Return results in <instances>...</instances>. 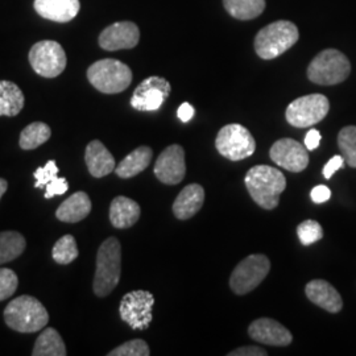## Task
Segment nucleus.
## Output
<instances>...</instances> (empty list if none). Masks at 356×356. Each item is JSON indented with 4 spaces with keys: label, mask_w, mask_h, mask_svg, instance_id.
Instances as JSON below:
<instances>
[{
    "label": "nucleus",
    "mask_w": 356,
    "mask_h": 356,
    "mask_svg": "<svg viewBox=\"0 0 356 356\" xmlns=\"http://www.w3.org/2000/svg\"><path fill=\"white\" fill-rule=\"evenodd\" d=\"M244 184L254 204L266 210L276 209L281 194L286 189V179L282 172L269 165L251 168L245 175Z\"/></svg>",
    "instance_id": "1"
},
{
    "label": "nucleus",
    "mask_w": 356,
    "mask_h": 356,
    "mask_svg": "<svg viewBox=\"0 0 356 356\" xmlns=\"http://www.w3.org/2000/svg\"><path fill=\"white\" fill-rule=\"evenodd\" d=\"M4 321L10 329L19 332H36L49 322V314L38 298L20 296L4 310Z\"/></svg>",
    "instance_id": "2"
},
{
    "label": "nucleus",
    "mask_w": 356,
    "mask_h": 356,
    "mask_svg": "<svg viewBox=\"0 0 356 356\" xmlns=\"http://www.w3.org/2000/svg\"><path fill=\"white\" fill-rule=\"evenodd\" d=\"M122 245L116 238H108L102 243L97 254V269L94 276V293L106 297L114 291L120 280Z\"/></svg>",
    "instance_id": "3"
},
{
    "label": "nucleus",
    "mask_w": 356,
    "mask_h": 356,
    "mask_svg": "<svg viewBox=\"0 0 356 356\" xmlns=\"http://www.w3.org/2000/svg\"><path fill=\"white\" fill-rule=\"evenodd\" d=\"M298 28L288 20H279L263 28L254 38V51L263 60H273L289 51L298 41Z\"/></svg>",
    "instance_id": "4"
},
{
    "label": "nucleus",
    "mask_w": 356,
    "mask_h": 356,
    "mask_svg": "<svg viewBox=\"0 0 356 356\" xmlns=\"http://www.w3.org/2000/svg\"><path fill=\"white\" fill-rule=\"evenodd\" d=\"M351 73V64L342 51L325 49L318 53L307 67V78L321 86H332L346 81Z\"/></svg>",
    "instance_id": "5"
},
{
    "label": "nucleus",
    "mask_w": 356,
    "mask_h": 356,
    "mask_svg": "<svg viewBox=\"0 0 356 356\" xmlns=\"http://www.w3.org/2000/svg\"><path fill=\"white\" fill-rule=\"evenodd\" d=\"M90 83L103 94H118L128 89L132 82V72L127 65L114 60L104 58L88 69Z\"/></svg>",
    "instance_id": "6"
},
{
    "label": "nucleus",
    "mask_w": 356,
    "mask_h": 356,
    "mask_svg": "<svg viewBox=\"0 0 356 356\" xmlns=\"http://www.w3.org/2000/svg\"><path fill=\"white\" fill-rule=\"evenodd\" d=\"M270 270V261L266 254H250L235 267L229 277L231 291L243 296L257 288Z\"/></svg>",
    "instance_id": "7"
},
{
    "label": "nucleus",
    "mask_w": 356,
    "mask_h": 356,
    "mask_svg": "<svg viewBox=\"0 0 356 356\" xmlns=\"http://www.w3.org/2000/svg\"><path fill=\"white\" fill-rule=\"evenodd\" d=\"M330 102L322 94H310L293 101L285 111L286 122L297 128L318 124L329 114Z\"/></svg>",
    "instance_id": "8"
},
{
    "label": "nucleus",
    "mask_w": 356,
    "mask_h": 356,
    "mask_svg": "<svg viewBox=\"0 0 356 356\" xmlns=\"http://www.w3.org/2000/svg\"><path fill=\"white\" fill-rule=\"evenodd\" d=\"M216 148L231 161H241L254 154L256 141L247 128L234 123L225 126L218 132Z\"/></svg>",
    "instance_id": "9"
},
{
    "label": "nucleus",
    "mask_w": 356,
    "mask_h": 356,
    "mask_svg": "<svg viewBox=\"0 0 356 356\" xmlns=\"http://www.w3.org/2000/svg\"><path fill=\"white\" fill-rule=\"evenodd\" d=\"M154 297L148 291H134L122 298L119 314L134 330H147L152 323Z\"/></svg>",
    "instance_id": "10"
},
{
    "label": "nucleus",
    "mask_w": 356,
    "mask_h": 356,
    "mask_svg": "<svg viewBox=\"0 0 356 356\" xmlns=\"http://www.w3.org/2000/svg\"><path fill=\"white\" fill-rule=\"evenodd\" d=\"M29 63L38 76L56 78L63 74L66 67V54L57 41L44 40L32 47Z\"/></svg>",
    "instance_id": "11"
},
{
    "label": "nucleus",
    "mask_w": 356,
    "mask_h": 356,
    "mask_svg": "<svg viewBox=\"0 0 356 356\" xmlns=\"http://www.w3.org/2000/svg\"><path fill=\"white\" fill-rule=\"evenodd\" d=\"M170 91V83L165 78L148 76L134 91L131 106L138 111H156L168 99Z\"/></svg>",
    "instance_id": "12"
},
{
    "label": "nucleus",
    "mask_w": 356,
    "mask_h": 356,
    "mask_svg": "<svg viewBox=\"0 0 356 356\" xmlns=\"http://www.w3.org/2000/svg\"><path fill=\"white\" fill-rule=\"evenodd\" d=\"M154 176L165 185H177L186 175L185 151L181 145L173 144L165 148L154 163Z\"/></svg>",
    "instance_id": "13"
},
{
    "label": "nucleus",
    "mask_w": 356,
    "mask_h": 356,
    "mask_svg": "<svg viewBox=\"0 0 356 356\" xmlns=\"http://www.w3.org/2000/svg\"><path fill=\"white\" fill-rule=\"evenodd\" d=\"M269 156L273 163L293 173H300L309 165V153L305 145L293 139L276 141L269 151Z\"/></svg>",
    "instance_id": "14"
},
{
    "label": "nucleus",
    "mask_w": 356,
    "mask_h": 356,
    "mask_svg": "<svg viewBox=\"0 0 356 356\" xmlns=\"http://www.w3.org/2000/svg\"><path fill=\"white\" fill-rule=\"evenodd\" d=\"M140 31L132 22H119L107 26L101 36L99 45L104 51L132 49L139 44Z\"/></svg>",
    "instance_id": "15"
},
{
    "label": "nucleus",
    "mask_w": 356,
    "mask_h": 356,
    "mask_svg": "<svg viewBox=\"0 0 356 356\" xmlns=\"http://www.w3.org/2000/svg\"><path fill=\"white\" fill-rule=\"evenodd\" d=\"M248 335L259 343L286 347L293 342L291 331L272 318H259L248 327Z\"/></svg>",
    "instance_id": "16"
},
{
    "label": "nucleus",
    "mask_w": 356,
    "mask_h": 356,
    "mask_svg": "<svg viewBox=\"0 0 356 356\" xmlns=\"http://www.w3.org/2000/svg\"><path fill=\"white\" fill-rule=\"evenodd\" d=\"M306 297L316 305L329 313H339L343 307L341 294L325 280H312L305 286Z\"/></svg>",
    "instance_id": "17"
},
{
    "label": "nucleus",
    "mask_w": 356,
    "mask_h": 356,
    "mask_svg": "<svg viewBox=\"0 0 356 356\" xmlns=\"http://www.w3.org/2000/svg\"><path fill=\"white\" fill-rule=\"evenodd\" d=\"M33 6L41 17L56 23L73 20L81 8L79 0H35Z\"/></svg>",
    "instance_id": "18"
},
{
    "label": "nucleus",
    "mask_w": 356,
    "mask_h": 356,
    "mask_svg": "<svg viewBox=\"0 0 356 356\" xmlns=\"http://www.w3.org/2000/svg\"><path fill=\"white\" fill-rule=\"evenodd\" d=\"M204 189L198 184L185 186L173 204V214L179 220H186L195 216L204 206Z\"/></svg>",
    "instance_id": "19"
},
{
    "label": "nucleus",
    "mask_w": 356,
    "mask_h": 356,
    "mask_svg": "<svg viewBox=\"0 0 356 356\" xmlns=\"http://www.w3.org/2000/svg\"><path fill=\"white\" fill-rule=\"evenodd\" d=\"M85 161L92 177L102 178L114 172L115 159L99 140H92L86 147Z\"/></svg>",
    "instance_id": "20"
},
{
    "label": "nucleus",
    "mask_w": 356,
    "mask_h": 356,
    "mask_svg": "<svg viewBox=\"0 0 356 356\" xmlns=\"http://www.w3.org/2000/svg\"><path fill=\"white\" fill-rule=\"evenodd\" d=\"M140 206L134 200L119 195L110 206V220L115 229H129L140 218Z\"/></svg>",
    "instance_id": "21"
},
{
    "label": "nucleus",
    "mask_w": 356,
    "mask_h": 356,
    "mask_svg": "<svg viewBox=\"0 0 356 356\" xmlns=\"http://www.w3.org/2000/svg\"><path fill=\"white\" fill-rule=\"evenodd\" d=\"M91 200L85 191H76L57 209L56 216L65 223H76L91 213Z\"/></svg>",
    "instance_id": "22"
},
{
    "label": "nucleus",
    "mask_w": 356,
    "mask_h": 356,
    "mask_svg": "<svg viewBox=\"0 0 356 356\" xmlns=\"http://www.w3.org/2000/svg\"><path fill=\"white\" fill-rule=\"evenodd\" d=\"M152 157V149L149 147H139L118 164L115 168V173L120 178L135 177L148 168Z\"/></svg>",
    "instance_id": "23"
},
{
    "label": "nucleus",
    "mask_w": 356,
    "mask_h": 356,
    "mask_svg": "<svg viewBox=\"0 0 356 356\" xmlns=\"http://www.w3.org/2000/svg\"><path fill=\"white\" fill-rule=\"evenodd\" d=\"M24 102V94L16 83L0 81V116L11 118L20 114Z\"/></svg>",
    "instance_id": "24"
},
{
    "label": "nucleus",
    "mask_w": 356,
    "mask_h": 356,
    "mask_svg": "<svg viewBox=\"0 0 356 356\" xmlns=\"http://www.w3.org/2000/svg\"><path fill=\"white\" fill-rule=\"evenodd\" d=\"M33 356H65L66 347L58 331L54 329H47L40 334L35 343Z\"/></svg>",
    "instance_id": "25"
},
{
    "label": "nucleus",
    "mask_w": 356,
    "mask_h": 356,
    "mask_svg": "<svg viewBox=\"0 0 356 356\" xmlns=\"http://www.w3.org/2000/svg\"><path fill=\"white\" fill-rule=\"evenodd\" d=\"M226 11L238 20H252L266 10V0H223Z\"/></svg>",
    "instance_id": "26"
},
{
    "label": "nucleus",
    "mask_w": 356,
    "mask_h": 356,
    "mask_svg": "<svg viewBox=\"0 0 356 356\" xmlns=\"http://www.w3.org/2000/svg\"><path fill=\"white\" fill-rule=\"evenodd\" d=\"M24 236L16 231L0 232V266L19 257L26 250Z\"/></svg>",
    "instance_id": "27"
},
{
    "label": "nucleus",
    "mask_w": 356,
    "mask_h": 356,
    "mask_svg": "<svg viewBox=\"0 0 356 356\" xmlns=\"http://www.w3.org/2000/svg\"><path fill=\"white\" fill-rule=\"evenodd\" d=\"M51 129L48 124L35 122L29 126H26L22 135H20V148L24 151H32L36 149L40 145L51 139Z\"/></svg>",
    "instance_id": "28"
},
{
    "label": "nucleus",
    "mask_w": 356,
    "mask_h": 356,
    "mask_svg": "<svg viewBox=\"0 0 356 356\" xmlns=\"http://www.w3.org/2000/svg\"><path fill=\"white\" fill-rule=\"evenodd\" d=\"M78 247L73 235H65L61 239H58L51 251L53 260L61 266L73 263L78 257Z\"/></svg>",
    "instance_id": "29"
},
{
    "label": "nucleus",
    "mask_w": 356,
    "mask_h": 356,
    "mask_svg": "<svg viewBox=\"0 0 356 356\" xmlns=\"http://www.w3.org/2000/svg\"><path fill=\"white\" fill-rule=\"evenodd\" d=\"M338 147L344 161L351 168H356V126H347L339 131Z\"/></svg>",
    "instance_id": "30"
},
{
    "label": "nucleus",
    "mask_w": 356,
    "mask_h": 356,
    "mask_svg": "<svg viewBox=\"0 0 356 356\" xmlns=\"http://www.w3.org/2000/svg\"><path fill=\"white\" fill-rule=\"evenodd\" d=\"M297 235L302 245H310L313 243H317L323 238V229L318 222L307 219L297 227Z\"/></svg>",
    "instance_id": "31"
},
{
    "label": "nucleus",
    "mask_w": 356,
    "mask_h": 356,
    "mask_svg": "<svg viewBox=\"0 0 356 356\" xmlns=\"http://www.w3.org/2000/svg\"><path fill=\"white\" fill-rule=\"evenodd\" d=\"M151 351L145 341L143 339H132L129 342L116 347L108 356H149Z\"/></svg>",
    "instance_id": "32"
},
{
    "label": "nucleus",
    "mask_w": 356,
    "mask_h": 356,
    "mask_svg": "<svg viewBox=\"0 0 356 356\" xmlns=\"http://www.w3.org/2000/svg\"><path fill=\"white\" fill-rule=\"evenodd\" d=\"M19 285L16 273L8 268H0V301L13 296Z\"/></svg>",
    "instance_id": "33"
},
{
    "label": "nucleus",
    "mask_w": 356,
    "mask_h": 356,
    "mask_svg": "<svg viewBox=\"0 0 356 356\" xmlns=\"http://www.w3.org/2000/svg\"><path fill=\"white\" fill-rule=\"evenodd\" d=\"M57 175H58V166L54 160H49L47 165L38 168V170L33 173V177L36 179L35 188L36 189L47 188V185L57 177Z\"/></svg>",
    "instance_id": "34"
},
{
    "label": "nucleus",
    "mask_w": 356,
    "mask_h": 356,
    "mask_svg": "<svg viewBox=\"0 0 356 356\" xmlns=\"http://www.w3.org/2000/svg\"><path fill=\"white\" fill-rule=\"evenodd\" d=\"M67 189H69V184H67L66 178L56 177L47 185V191H45L44 197L47 200H49L56 195H63L67 191Z\"/></svg>",
    "instance_id": "35"
},
{
    "label": "nucleus",
    "mask_w": 356,
    "mask_h": 356,
    "mask_svg": "<svg viewBox=\"0 0 356 356\" xmlns=\"http://www.w3.org/2000/svg\"><path fill=\"white\" fill-rule=\"evenodd\" d=\"M344 163L346 161H344L343 156H339V154L334 156L331 160L326 163V165L323 166V170H322L323 172V177L326 178V179H330L337 170L344 168Z\"/></svg>",
    "instance_id": "36"
},
{
    "label": "nucleus",
    "mask_w": 356,
    "mask_h": 356,
    "mask_svg": "<svg viewBox=\"0 0 356 356\" xmlns=\"http://www.w3.org/2000/svg\"><path fill=\"white\" fill-rule=\"evenodd\" d=\"M229 356H267L268 353L261 348V347H256V346H244L239 347L234 351H231L227 354Z\"/></svg>",
    "instance_id": "37"
},
{
    "label": "nucleus",
    "mask_w": 356,
    "mask_h": 356,
    "mask_svg": "<svg viewBox=\"0 0 356 356\" xmlns=\"http://www.w3.org/2000/svg\"><path fill=\"white\" fill-rule=\"evenodd\" d=\"M310 198L314 204H323L330 200L331 191L325 185H318L310 193Z\"/></svg>",
    "instance_id": "38"
},
{
    "label": "nucleus",
    "mask_w": 356,
    "mask_h": 356,
    "mask_svg": "<svg viewBox=\"0 0 356 356\" xmlns=\"http://www.w3.org/2000/svg\"><path fill=\"white\" fill-rule=\"evenodd\" d=\"M321 134L318 129H310L305 136V147L307 151H314L319 147L321 143Z\"/></svg>",
    "instance_id": "39"
},
{
    "label": "nucleus",
    "mask_w": 356,
    "mask_h": 356,
    "mask_svg": "<svg viewBox=\"0 0 356 356\" xmlns=\"http://www.w3.org/2000/svg\"><path fill=\"white\" fill-rule=\"evenodd\" d=\"M177 115L178 118L181 119V122L188 123L191 118L194 116V107L188 102L182 103V104L178 107Z\"/></svg>",
    "instance_id": "40"
},
{
    "label": "nucleus",
    "mask_w": 356,
    "mask_h": 356,
    "mask_svg": "<svg viewBox=\"0 0 356 356\" xmlns=\"http://www.w3.org/2000/svg\"><path fill=\"white\" fill-rule=\"evenodd\" d=\"M8 189V182L4 178H0V200L4 195V193Z\"/></svg>",
    "instance_id": "41"
}]
</instances>
